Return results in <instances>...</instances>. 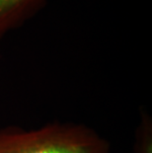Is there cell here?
<instances>
[{
  "label": "cell",
  "instance_id": "6da1fadb",
  "mask_svg": "<svg viewBox=\"0 0 152 153\" xmlns=\"http://www.w3.org/2000/svg\"><path fill=\"white\" fill-rule=\"evenodd\" d=\"M111 145L95 129L74 123L38 128L0 129V153H110Z\"/></svg>",
  "mask_w": 152,
  "mask_h": 153
},
{
  "label": "cell",
  "instance_id": "7a4b0ae2",
  "mask_svg": "<svg viewBox=\"0 0 152 153\" xmlns=\"http://www.w3.org/2000/svg\"><path fill=\"white\" fill-rule=\"evenodd\" d=\"M46 3L47 0H0V39L23 26Z\"/></svg>",
  "mask_w": 152,
  "mask_h": 153
},
{
  "label": "cell",
  "instance_id": "3957f363",
  "mask_svg": "<svg viewBox=\"0 0 152 153\" xmlns=\"http://www.w3.org/2000/svg\"><path fill=\"white\" fill-rule=\"evenodd\" d=\"M131 153H152V119L146 111L140 113Z\"/></svg>",
  "mask_w": 152,
  "mask_h": 153
}]
</instances>
